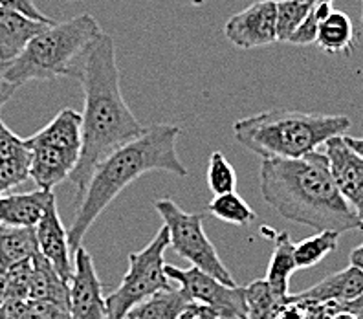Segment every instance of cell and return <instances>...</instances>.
I'll return each instance as SVG.
<instances>
[{"label": "cell", "instance_id": "obj_19", "mask_svg": "<svg viewBox=\"0 0 363 319\" xmlns=\"http://www.w3.org/2000/svg\"><path fill=\"white\" fill-rule=\"evenodd\" d=\"M31 262H33V277H31L28 301H48L70 308V284L62 279L39 252L31 257Z\"/></svg>", "mask_w": 363, "mask_h": 319}, {"label": "cell", "instance_id": "obj_6", "mask_svg": "<svg viewBox=\"0 0 363 319\" xmlns=\"http://www.w3.org/2000/svg\"><path fill=\"white\" fill-rule=\"evenodd\" d=\"M81 112L62 108L45 129L26 138L31 164L30 178L37 189L52 191L72 177L83 151Z\"/></svg>", "mask_w": 363, "mask_h": 319}, {"label": "cell", "instance_id": "obj_36", "mask_svg": "<svg viewBox=\"0 0 363 319\" xmlns=\"http://www.w3.org/2000/svg\"><path fill=\"white\" fill-rule=\"evenodd\" d=\"M343 140H345L347 145L352 149V151L356 152V155H359L363 158V138H354V136H343Z\"/></svg>", "mask_w": 363, "mask_h": 319}, {"label": "cell", "instance_id": "obj_5", "mask_svg": "<svg viewBox=\"0 0 363 319\" xmlns=\"http://www.w3.org/2000/svg\"><path fill=\"white\" fill-rule=\"evenodd\" d=\"M101 33V26L90 13H81L62 23L55 21L33 37L15 61L2 67V72L6 79L17 86L28 81H52L57 77L77 79L84 55Z\"/></svg>", "mask_w": 363, "mask_h": 319}, {"label": "cell", "instance_id": "obj_24", "mask_svg": "<svg viewBox=\"0 0 363 319\" xmlns=\"http://www.w3.org/2000/svg\"><path fill=\"white\" fill-rule=\"evenodd\" d=\"M246 290V306H248V319H275L286 305V299L275 296L270 284L264 279H257L244 286Z\"/></svg>", "mask_w": 363, "mask_h": 319}, {"label": "cell", "instance_id": "obj_9", "mask_svg": "<svg viewBox=\"0 0 363 319\" xmlns=\"http://www.w3.org/2000/svg\"><path fill=\"white\" fill-rule=\"evenodd\" d=\"M165 275L189 296L191 301L211 306L220 319H248L244 286H226L195 266L182 270L174 264H165Z\"/></svg>", "mask_w": 363, "mask_h": 319}, {"label": "cell", "instance_id": "obj_8", "mask_svg": "<svg viewBox=\"0 0 363 319\" xmlns=\"http://www.w3.org/2000/svg\"><path fill=\"white\" fill-rule=\"evenodd\" d=\"M155 209L167 228L171 246L180 257L187 259L195 268L206 272L226 286H237L233 275L220 261L217 250L206 235L202 213H186L169 198L156 200Z\"/></svg>", "mask_w": 363, "mask_h": 319}, {"label": "cell", "instance_id": "obj_37", "mask_svg": "<svg viewBox=\"0 0 363 319\" xmlns=\"http://www.w3.org/2000/svg\"><path fill=\"white\" fill-rule=\"evenodd\" d=\"M6 293H8V283H6V274H0V306L6 303Z\"/></svg>", "mask_w": 363, "mask_h": 319}, {"label": "cell", "instance_id": "obj_7", "mask_svg": "<svg viewBox=\"0 0 363 319\" xmlns=\"http://www.w3.org/2000/svg\"><path fill=\"white\" fill-rule=\"evenodd\" d=\"M169 244V231L164 226L145 248L130 253L120 286L106 297V319H127L134 306L173 286L165 275L164 255Z\"/></svg>", "mask_w": 363, "mask_h": 319}, {"label": "cell", "instance_id": "obj_10", "mask_svg": "<svg viewBox=\"0 0 363 319\" xmlns=\"http://www.w3.org/2000/svg\"><path fill=\"white\" fill-rule=\"evenodd\" d=\"M224 35L239 50L277 43V0H257L235 13L224 26Z\"/></svg>", "mask_w": 363, "mask_h": 319}, {"label": "cell", "instance_id": "obj_17", "mask_svg": "<svg viewBox=\"0 0 363 319\" xmlns=\"http://www.w3.org/2000/svg\"><path fill=\"white\" fill-rule=\"evenodd\" d=\"M48 26L0 4V62L6 67L15 61L28 43Z\"/></svg>", "mask_w": 363, "mask_h": 319}, {"label": "cell", "instance_id": "obj_13", "mask_svg": "<svg viewBox=\"0 0 363 319\" xmlns=\"http://www.w3.org/2000/svg\"><path fill=\"white\" fill-rule=\"evenodd\" d=\"M35 235L40 255L55 268V272L61 275L62 279L70 284L72 277H74L72 250L70 242H68V230L62 226L55 198L50 202L45 217L35 228Z\"/></svg>", "mask_w": 363, "mask_h": 319}, {"label": "cell", "instance_id": "obj_42", "mask_svg": "<svg viewBox=\"0 0 363 319\" xmlns=\"http://www.w3.org/2000/svg\"><path fill=\"white\" fill-rule=\"evenodd\" d=\"M359 319H363V315H362V318H359Z\"/></svg>", "mask_w": 363, "mask_h": 319}, {"label": "cell", "instance_id": "obj_23", "mask_svg": "<svg viewBox=\"0 0 363 319\" xmlns=\"http://www.w3.org/2000/svg\"><path fill=\"white\" fill-rule=\"evenodd\" d=\"M337 240H340V233L336 231H318L315 235L297 242L294 246L297 270H306L323 261L328 253H333L337 248Z\"/></svg>", "mask_w": 363, "mask_h": 319}, {"label": "cell", "instance_id": "obj_22", "mask_svg": "<svg viewBox=\"0 0 363 319\" xmlns=\"http://www.w3.org/2000/svg\"><path fill=\"white\" fill-rule=\"evenodd\" d=\"M39 252L35 228H15L0 224V253L8 266L30 261Z\"/></svg>", "mask_w": 363, "mask_h": 319}, {"label": "cell", "instance_id": "obj_3", "mask_svg": "<svg viewBox=\"0 0 363 319\" xmlns=\"http://www.w3.org/2000/svg\"><path fill=\"white\" fill-rule=\"evenodd\" d=\"M182 129L173 123H152L142 134L106 156L92 173L84 195L77 200L76 215L68 228L72 255L81 248L86 231L127 186L155 171L186 177L187 169L177 152Z\"/></svg>", "mask_w": 363, "mask_h": 319}, {"label": "cell", "instance_id": "obj_2", "mask_svg": "<svg viewBox=\"0 0 363 319\" xmlns=\"http://www.w3.org/2000/svg\"><path fill=\"white\" fill-rule=\"evenodd\" d=\"M259 187L268 206L286 220L318 231L363 230V224L340 193L325 152L297 160H262Z\"/></svg>", "mask_w": 363, "mask_h": 319}, {"label": "cell", "instance_id": "obj_33", "mask_svg": "<svg viewBox=\"0 0 363 319\" xmlns=\"http://www.w3.org/2000/svg\"><path fill=\"white\" fill-rule=\"evenodd\" d=\"M0 319H30V305L28 301L8 299L0 306Z\"/></svg>", "mask_w": 363, "mask_h": 319}, {"label": "cell", "instance_id": "obj_27", "mask_svg": "<svg viewBox=\"0 0 363 319\" xmlns=\"http://www.w3.org/2000/svg\"><path fill=\"white\" fill-rule=\"evenodd\" d=\"M208 187L215 196L228 195L235 193L237 187V173H235L233 165L226 160V156L220 151L211 152L208 162Z\"/></svg>", "mask_w": 363, "mask_h": 319}, {"label": "cell", "instance_id": "obj_32", "mask_svg": "<svg viewBox=\"0 0 363 319\" xmlns=\"http://www.w3.org/2000/svg\"><path fill=\"white\" fill-rule=\"evenodd\" d=\"M178 319H220V315L217 314V310H213L211 306L204 305V303L189 301L186 308L182 310V314L178 315Z\"/></svg>", "mask_w": 363, "mask_h": 319}, {"label": "cell", "instance_id": "obj_39", "mask_svg": "<svg viewBox=\"0 0 363 319\" xmlns=\"http://www.w3.org/2000/svg\"><path fill=\"white\" fill-rule=\"evenodd\" d=\"M8 262L4 261V257H2V253H0V274H6L8 272Z\"/></svg>", "mask_w": 363, "mask_h": 319}, {"label": "cell", "instance_id": "obj_15", "mask_svg": "<svg viewBox=\"0 0 363 319\" xmlns=\"http://www.w3.org/2000/svg\"><path fill=\"white\" fill-rule=\"evenodd\" d=\"M363 296V270L356 266H349L345 270L327 275L325 279L311 289L294 293V299L299 301H315V303H347L354 301Z\"/></svg>", "mask_w": 363, "mask_h": 319}, {"label": "cell", "instance_id": "obj_31", "mask_svg": "<svg viewBox=\"0 0 363 319\" xmlns=\"http://www.w3.org/2000/svg\"><path fill=\"white\" fill-rule=\"evenodd\" d=\"M0 4L6 6V8L15 9V11H21L23 15L33 18V21H39V23H45V24L55 23L53 18H50L48 15L43 13V11L37 8L33 0H0Z\"/></svg>", "mask_w": 363, "mask_h": 319}, {"label": "cell", "instance_id": "obj_34", "mask_svg": "<svg viewBox=\"0 0 363 319\" xmlns=\"http://www.w3.org/2000/svg\"><path fill=\"white\" fill-rule=\"evenodd\" d=\"M17 89H18L17 84L9 83V81L6 79L4 72H2V68H0V108H2L9 99L13 98V94Z\"/></svg>", "mask_w": 363, "mask_h": 319}, {"label": "cell", "instance_id": "obj_35", "mask_svg": "<svg viewBox=\"0 0 363 319\" xmlns=\"http://www.w3.org/2000/svg\"><path fill=\"white\" fill-rule=\"evenodd\" d=\"M350 266H356V268L363 270V244L356 246V248L350 252Z\"/></svg>", "mask_w": 363, "mask_h": 319}, {"label": "cell", "instance_id": "obj_30", "mask_svg": "<svg viewBox=\"0 0 363 319\" xmlns=\"http://www.w3.org/2000/svg\"><path fill=\"white\" fill-rule=\"evenodd\" d=\"M30 319H70V310L48 301H28Z\"/></svg>", "mask_w": 363, "mask_h": 319}, {"label": "cell", "instance_id": "obj_14", "mask_svg": "<svg viewBox=\"0 0 363 319\" xmlns=\"http://www.w3.org/2000/svg\"><path fill=\"white\" fill-rule=\"evenodd\" d=\"M31 155L26 140H21L0 120V196L30 178Z\"/></svg>", "mask_w": 363, "mask_h": 319}, {"label": "cell", "instance_id": "obj_41", "mask_svg": "<svg viewBox=\"0 0 363 319\" xmlns=\"http://www.w3.org/2000/svg\"><path fill=\"white\" fill-rule=\"evenodd\" d=\"M327 2H330V4H333V2H334V0H327Z\"/></svg>", "mask_w": 363, "mask_h": 319}, {"label": "cell", "instance_id": "obj_20", "mask_svg": "<svg viewBox=\"0 0 363 319\" xmlns=\"http://www.w3.org/2000/svg\"><path fill=\"white\" fill-rule=\"evenodd\" d=\"M315 45L328 55H350L354 52L356 35L349 15L333 9L319 26Z\"/></svg>", "mask_w": 363, "mask_h": 319}, {"label": "cell", "instance_id": "obj_26", "mask_svg": "<svg viewBox=\"0 0 363 319\" xmlns=\"http://www.w3.org/2000/svg\"><path fill=\"white\" fill-rule=\"evenodd\" d=\"M321 0H277V43H288Z\"/></svg>", "mask_w": 363, "mask_h": 319}, {"label": "cell", "instance_id": "obj_40", "mask_svg": "<svg viewBox=\"0 0 363 319\" xmlns=\"http://www.w3.org/2000/svg\"><path fill=\"white\" fill-rule=\"evenodd\" d=\"M362 2H363V0H362ZM362 24H363V11H362Z\"/></svg>", "mask_w": 363, "mask_h": 319}, {"label": "cell", "instance_id": "obj_1", "mask_svg": "<svg viewBox=\"0 0 363 319\" xmlns=\"http://www.w3.org/2000/svg\"><path fill=\"white\" fill-rule=\"evenodd\" d=\"M77 81L83 86L81 112L83 151L70 180L77 186V200L84 195L92 173L106 156L142 134L143 127L125 101L120 89V68L114 39L103 31L86 52Z\"/></svg>", "mask_w": 363, "mask_h": 319}, {"label": "cell", "instance_id": "obj_25", "mask_svg": "<svg viewBox=\"0 0 363 319\" xmlns=\"http://www.w3.org/2000/svg\"><path fill=\"white\" fill-rule=\"evenodd\" d=\"M208 211L218 220L233 224V226H248L257 218V213L253 211L246 200L239 196L237 193H228V195L215 196L209 202Z\"/></svg>", "mask_w": 363, "mask_h": 319}, {"label": "cell", "instance_id": "obj_28", "mask_svg": "<svg viewBox=\"0 0 363 319\" xmlns=\"http://www.w3.org/2000/svg\"><path fill=\"white\" fill-rule=\"evenodd\" d=\"M330 11H333V4H330V2H327V0L318 2V4L312 8L311 13H308V17L303 21L301 26L294 31L292 37L288 39V43L296 46L314 45L315 39H318L319 26H321V23H323L325 17H327Z\"/></svg>", "mask_w": 363, "mask_h": 319}, {"label": "cell", "instance_id": "obj_12", "mask_svg": "<svg viewBox=\"0 0 363 319\" xmlns=\"http://www.w3.org/2000/svg\"><path fill=\"white\" fill-rule=\"evenodd\" d=\"M325 155L337 189L363 224V158L347 145L343 136L328 140Z\"/></svg>", "mask_w": 363, "mask_h": 319}, {"label": "cell", "instance_id": "obj_38", "mask_svg": "<svg viewBox=\"0 0 363 319\" xmlns=\"http://www.w3.org/2000/svg\"><path fill=\"white\" fill-rule=\"evenodd\" d=\"M333 319H359V315H356L354 312L347 310V308H341V310L337 312Z\"/></svg>", "mask_w": 363, "mask_h": 319}, {"label": "cell", "instance_id": "obj_43", "mask_svg": "<svg viewBox=\"0 0 363 319\" xmlns=\"http://www.w3.org/2000/svg\"><path fill=\"white\" fill-rule=\"evenodd\" d=\"M68 2H72V0H68Z\"/></svg>", "mask_w": 363, "mask_h": 319}, {"label": "cell", "instance_id": "obj_11", "mask_svg": "<svg viewBox=\"0 0 363 319\" xmlns=\"http://www.w3.org/2000/svg\"><path fill=\"white\" fill-rule=\"evenodd\" d=\"M70 281V319H106V297L90 253L81 246Z\"/></svg>", "mask_w": 363, "mask_h": 319}, {"label": "cell", "instance_id": "obj_29", "mask_svg": "<svg viewBox=\"0 0 363 319\" xmlns=\"http://www.w3.org/2000/svg\"><path fill=\"white\" fill-rule=\"evenodd\" d=\"M31 277H33V262H31V259L9 266L8 272H6V283H8L6 301L8 299L28 301L30 299Z\"/></svg>", "mask_w": 363, "mask_h": 319}, {"label": "cell", "instance_id": "obj_18", "mask_svg": "<svg viewBox=\"0 0 363 319\" xmlns=\"http://www.w3.org/2000/svg\"><path fill=\"white\" fill-rule=\"evenodd\" d=\"M262 235L270 237L274 240V252H272L264 281L270 284L272 292L275 296L286 299L290 296V292H288L290 277L297 270L296 259H294V246L296 244L292 242L286 231H275L268 226L262 228Z\"/></svg>", "mask_w": 363, "mask_h": 319}, {"label": "cell", "instance_id": "obj_16", "mask_svg": "<svg viewBox=\"0 0 363 319\" xmlns=\"http://www.w3.org/2000/svg\"><path fill=\"white\" fill-rule=\"evenodd\" d=\"M53 198L55 196L52 191L43 189L2 195L0 196V224L15 228H37Z\"/></svg>", "mask_w": 363, "mask_h": 319}, {"label": "cell", "instance_id": "obj_21", "mask_svg": "<svg viewBox=\"0 0 363 319\" xmlns=\"http://www.w3.org/2000/svg\"><path fill=\"white\" fill-rule=\"evenodd\" d=\"M189 301V296L184 290L171 286L134 306L127 319H178Z\"/></svg>", "mask_w": 363, "mask_h": 319}, {"label": "cell", "instance_id": "obj_4", "mask_svg": "<svg viewBox=\"0 0 363 319\" xmlns=\"http://www.w3.org/2000/svg\"><path fill=\"white\" fill-rule=\"evenodd\" d=\"M350 120L341 114L266 111L233 123L235 140L262 160H297L343 136Z\"/></svg>", "mask_w": 363, "mask_h": 319}]
</instances>
